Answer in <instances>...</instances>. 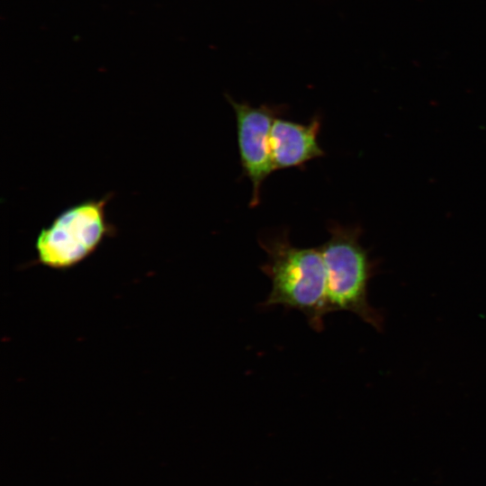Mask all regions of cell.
I'll return each mask as SVG.
<instances>
[{
    "label": "cell",
    "mask_w": 486,
    "mask_h": 486,
    "mask_svg": "<svg viewBox=\"0 0 486 486\" xmlns=\"http://www.w3.org/2000/svg\"><path fill=\"white\" fill-rule=\"evenodd\" d=\"M112 197L90 199L60 212L36 238L37 257L42 265L66 269L89 256L115 227L106 219L105 205Z\"/></svg>",
    "instance_id": "3957f363"
},
{
    "label": "cell",
    "mask_w": 486,
    "mask_h": 486,
    "mask_svg": "<svg viewBox=\"0 0 486 486\" xmlns=\"http://www.w3.org/2000/svg\"><path fill=\"white\" fill-rule=\"evenodd\" d=\"M258 243L267 256L260 269L272 284L261 306H283L286 310H298L315 331H321L324 318L329 311L327 273L320 247L293 246L287 230L259 238Z\"/></svg>",
    "instance_id": "6da1fadb"
},
{
    "label": "cell",
    "mask_w": 486,
    "mask_h": 486,
    "mask_svg": "<svg viewBox=\"0 0 486 486\" xmlns=\"http://www.w3.org/2000/svg\"><path fill=\"white\" fill-rule=\"evenodd\" d=\"M321 122L320 115L312 116L307 123L292 122L283 115L274 119L269 135L274 171L302 169L307 162L326 155L319 142Z\"/></svg>",
    "instance_id": "5b68a950"
},
{
    "label": "cell",
    "mask_w": 486,
    "mask_h": 486,
    "mask_svg": "<svg viewBox=\"0 0 486 486\" xmlns=\"http://www.w3.org/2000/svg\"><path fill=\"white\" fill-rule=\"evenodd\" d=\"M329 238L320 247L327 273L328 311H349L377 331L383 329L384 315L368 300V284L378 263L360 243L359 226L331 223Z\"/></svg>",
    "instance_id": "7a4b0ae2"
},
{
    "label": "cell",
    "mask_w": 486,
    "mask_h": 486,
    "mask_svg": "<svg viewBox=\"0 0 486 486\" xmlns=\"http://www.w3.org/2000/svg\"><path fill=\"white\" fill-rule=\"evenodd\" d=\"M237 124L238 147L243 175L252 184L250 207L260 203L264 181L274 171L269 147V135L274 119L281 116V107H254L229 98Z\"/></svg>",
    "instance_id": "277c9868"
}]
</instances>
